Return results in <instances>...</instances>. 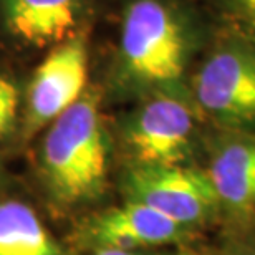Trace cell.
<instances>
[{"mask_svg": "<svg viewBox=\"0 0 255 255\" xmlns=\"http://www.w3.org/2000/svg\"><path fill=\"white\" fill-rule=\"evenodd\" d=\"M206 40V27L181 0H131L121 18L118 78L139 93L187 91L184 75Z\"/></svg>", "mask_w": 255, "mask_h": 255, "instance_id": "6da1fadb", "label": "cell"}, {"mask_svg": "<svg viewBox=\"0 0 255 255\" xmlns=\"http://www.w3.org/2000/svg\"><path fill=\"white\" fill-rule=\"evenodd\" d=\"M42 161L45 176L62 201H88L101 194L108 174L110 136L95 91H85L53 121L43 139Z\"/></svg>", "mask_w": 255, "mask_h": 255, "instance_id": "7a4b0ae2", "label": "cell"}, {"mask_svg": "<svg viewBox=\"0 0 255 255\" xmlns=\"http://www.w3.org/2000/svg\"><path fill=\"white\" fill-rule=\"evenodd\" d=\"M189 93L202 118L222 131L255 132V45L219 28Z\"/></svg>", "mask_w": 255, "mask_h": 255, "instance_id": "3957f363", "label": "cell"}, {"mask_svg": "<svg viewBox=\"0 0 255 255\" xmlns=\"http://www.w3.org/2000/svg\"><path fill=\"white\" fill-rule=\"evenodd\" d=\"M201 118L189 90L147 95L123 123L134 166H184L194 152Z\"/></svg>", "mask_w": 255, "mask_h": 255, "instance_id": "277c9868", "label": "cell"}, {"mask_svg": "<svg viewBox=\"0 0 255 255\" xmlns=\"http://www.w3.org/2000/svg\"><path fill=\"white\" fill-rule=\"evenodd\" d=\"M129 201L146 204L179 226L191 229L219 211L206 169L191 166H132L126 176Z\"/></svg>", "mask_w": 255, "mask_h": 255, "instance_id": "5b68a950", "label": "cell"}, {"mask_svg": "<svg viewBox=\"0 0 255 255\" xmlns=\"http://www.w3.org/2000/svg\"><path fill=\"white\" fill-rule=\"evenodd\" d=\"M88 80V43L76 33L57 45L35 70L27 95V125L35 131L53 123L85 93Z\"/></svg>", "mask_w": 255, "mask_h": 255, "instance_id": "8992f818", "label": "cell"}, {"mask_svg": "<svg viewBox=\"0 0 255 255\" xmlns=\"http://www.w3.org/2000/svg\"><path fill=\"white\" fill-rule=\"evenodd\" d=\"M206 172L219 209L237 219L255 217V132L222 131Z\"/></svg>", "mask_w": 255, "mask_h": 255, "instance_id": "52a82bcc", "label": "cell"}, {"mask_svg": "<svg viewBox=\"0 0 255 255\" xmlns=\"http://www.w3.org/2000/svg\"><path fill=\"white\" fill-rule=\"evenodd\" d=\"M189 229L179 226L146 204L128 201L100 214L90 227L91 241L98 249L134 251L177 242Z\"/></svg>", "mask_w": 255, "mask_h": 255, "instance_id": "ba28073f", "label": "cell"}, {"mask_svg": "<svg viewBox=\"0 0 255 255\" xmlns=\"http://www.w3.org/2000/svg\"><path fill=\"white\" fill-rule=\"evenodd\" d=\"M88 0H0L8 33L32 47L60 45L78 33Z\"/></svg>", "mask_w": 255, "mask_h": 255, "instance_id": "9c48e42d", "label": "cell"}, {"mask_svg": "<svg viewBox=\"0 0 255 255\" xmlns=\"http://www.w3.org/2000/svg\"><path fill=\"white\" fill-rule=\"evenodd\" d=\"M0 255H65L32 209L17 201L0 204Z\"/></svg>", "mask_w": 255, "mask_h": 255, "instance_id": "30bf717a", "label": "cell"}, {"mask_svg": "<svg viewBox=\"0 0 255 255\" xmlns=\"http://www.w3.org/2000/svg\"><path fill=\"white\" fill-rule=\"evenodd\" d=\"M221 28L255 45V0H212Z\"/></svg>", "mask_w": 255, "mask_h": 255, "instance_id": "8fae6325", "label": "cell"}, {"mask_svg": "<svg viewBox=\"0 0 255 255\" xmlns=\"http://www.w3.org/2000/svg\"><path fill=\"white\" fill-rule=\"evenodd\" d=\"M18 111V91L13 81L0 75V139L8 134L17 120Z\"/></svg>", "mask_w": 255, "mask_h": 255, "instance_id": "7c38bea8", "label": "cell"}, {"mask_svg": "<svg viewBox=\"0 0 255 255\" xmlns=\"http://www.w3.org/2000/svg\"><path fill=\"white\" fill-rule=\"evenodd\" d=\"M96 255H136L131 251H118V249H98Z\"/></svg>", "mask_w": 255, "mask_h": 255, "instance_id": "4fadbf2b", "label": "cell"}, {"mask_svg": "<svg viewBox=\"0 0 255 255\" xmlns=\"http://www.w3.org/2000/svg\"><path fill=\"white\" fill-rule=\"evenodd\" d=\"M234 255H255V249H246V251H237Z\"/></svg>", "mask_w": 255, "mask_h": 255, "instance_id": "5bb4252c", "label": "cell"}, {"mask_svg": "<svg viewBox=\"0 0 255 255\" xmlns=\"http://www.w3.org/2000/svg\"><path fill=\"white\" fill-rule=\"evenodd\" d=\"M179 255H197V254H192V252H184V254H179Z\"/></svg>", "mask_w": 255, "mask_h": 255, "instance_id": "9a60e30c", "label": "cell"}]
</instances>
